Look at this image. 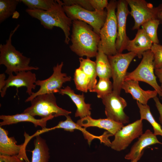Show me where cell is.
I'll list each match as a JSON object with an SVG mask.
<instances>
[{"mask_svg":"<svg viewBox=\"0 0 162 162\" xmlns=\"http://www.w3.org/2000/svg\"><path fill=\"white\" fill-rule=\"evenodd\" d=\"M100 40V35L91 26L82 21H72L70 48L77 55L89 58L96 57Z\"/></svg>","mask_w":162,"mask_h":162,"instance_id":"obj_1","label":"cell"},{"mask_svg":"<svg viewBox=\"0 0 162 162\" xmlns=\"http://www.w3.org/2000/svg\"><path fill=\"white\" fill-rule=\"evenodd\" d=\"M63 5V1L56 0L47 10L27 8L26 11L32 17L39 20L46 29L51 30L55 27L61 28L65 35L64 42L68 44L70 40V31L72 21L66 14Z\"/></svg>","mask_w":162,"mask_h":162,"instance_id":"obj_2","label":"cell"},{"mask_svg":"<svg viewBox=\"0 0 162 162\" xmlns=\"http://www.w3.org/2000/svg\"><path fill=\"white\" fill-rule=\"evenodd\" d=\"M20 26L18 24L10 33L5 44H0V64L6 67L5 73L9 75L20 72L38 70L37 67L30 66L31 58L23 55L12 44V38Z\"/></svg>","mask_w":162,"mask_h":162,"instance_id":"obj_3","label":"cell"},{"mask_svg":"<svg viewBox=\"0 0 162 162\" xmlns=\"http://www.w3.org/2000/svg\"><path fill=\"white\" fill-rule=\"evenodd\" d=\"M117 2L113 0L109 2L106 8V19L99 34L100 40L98 46L108 56L115 55L118 53L116 47L118 34L116 12Z\"/></svg>","mask_w":162,"mask_h":162,"instance_id":"obj_4","label":"cell"},{"mask_svg":"<svg viewBox=\"0 0 162 162\" xmlns=\"http://www.w3.org/2000/svg\"><path fill=\"white\" fill-rule=\"evenodd\" d=\"M30 102L31 106L25 109L22 113H28L34 117L38 116L41 118L50 116L55 117L61 116L66 117L71 113V111L57 105L54 94L39 95Z\"/></svg>","mask_w":162,"mask_h":162,"instance_id":"obj_5","label":"cell"},{"mask_svg":"<svg viewBox=\"0 0 162 162\" xmlns=\"http://www.w3.org/2000/svg\"><path fill=\"white\" fill-rule=\"evenodd\" d=\"M142 58L141 62L134 71L127 73L124 81L132 80L145 82L157 92L162 99V90L154 73V56L151 50L144 52Z\"/></svg>","mask_w":162,"mask_h":162,"instance_id":"obj_6","label":"cell"},{"mask_svg":"<svg viewBox=\"0 0 162 162\" xmlns=\"http://www.w3.org/2000/svg\"><path fill=\"white\" fill-rule=\"evenodd\" d=\"M63 8L67 15L72 21L78 20L88 24L95 32L99 35L106 19V10L91 11L75 5H63Z\"/></svg>","mask_w":162,"mask_h":162,"instance_id":"obj_7","label":"cell"},{"mask_svg":"<svg viewBox=\"0 0 162 162\" xmlns=\"http://www.w3.org/2000/svg\"><path fill=\"white\" fill-rule=\"evenodd\" d=\"M63 65V62L57 64L53 68V73L48 78L43 80H36L35 84L40 86L39 89L32 94L25 100L26 102L31 101L37 96L41 94L59 93L63 84L70 81L71 77L66 73L62 72Z\"/></svg>","mask_w":162,"mask_h":162,"instance_id":"obj_8","label":"cell"},{"mask_svg":"<svg viewBox=\"0 0 162 162\" xmlns=\"http://www.w3.org/2000/svg\"><path fill=\"white\" fill-rule=\"evenodd\" d=\"M136 56V54L132 52L118 53L115 55L108 56L111 68L113 92H114L120 95L128 68Z\"/></svg>","mask_w":162,"mask_h":162,"instance_id":"obj_9","label":"cell"},{"mask_svg":"<svg viewBox=\"0 0 162 162\" xmlns=\"http://www.w3.org/2000/svg\"><path fill=\"white\" fill-rule=\"evenodd\" d=\"M131 10L129 14L134 21L133 30L138 29L144 22L149 20L158 19L160 5L154 7L152 4L144 0H126Z\"/></svg>","mask_w":162,"mask_h":162,"instance_id":"obj_10","label":"cell"},{"mask_svg":"<svg viewBox=\"0 0 162 162\" xmlns=\"http://www.w3.org/2000/svg\"><path fill=\"white\" fill-rule=\"evenodd\" d=\"M142 120L140 119L123 126L115 134L113 140L110 146L116 151L125 149L136 138L143 134Z\"/></svg>","mask_w":162,"mask_h":162,"instance_id":"obj_11","label":"cell"},{"mask_svg":"<svg viewBox=\"0 0 162 162\" xmlns=\"http://www.w3.org/2000/svg\"><path fill=\"white\" fill-rule=\"evenodd\" d=\"M101 99L107 118L123 124L129 122V118L124 110L127 106V102L120 95L112 91Z\"/></svg>","mask_w":162,"mask_h":162,"instance_id":"obj_12","label":"cell"},{"mask_svg":"<svg viewBox=\"0 0 162 162\" xmlns=\"http://www.w3.org/2000/svg\"><path fill=\"white\" fill-rule=\"evenodd\" d=\"M128 4L126 0H119L117 2L116 13L118 34L116 41V47L118 53H121L126 50L130 40L126 32L127 17L129 14Z\"/></svg>","mask_w":162,"mask_h":162,"instance_id":"obj_13","label":"cell"},{"mask_svg":"<svg viewBox=\"0 0 162 162\" xmlns=\"http://www.w3.org/2000/svg\"><path fill=\"white\" fill-rule=\"evenodd\" d=\"M8 131L0 127V154L10 156L17 155L25 162H30L26 153V147L29 141L26 137L24 143L17 145V141L13 137H9Z\"/></svg>","mask_w":162,"mask_h":162,"instance_id":"obj_14","label":"cell"},{"mask_svg":"<svg viewBox=\"0 0 162 162\" xmlns=\"http://www.w3.org/2000/svg\"><path fill=\"white\" fill-rule=\"evenodd\" d=\"M36 75L31 70L22 71L18 72L15 75L13 74L9 75L6 80V85L0 92L1 96L4 97L6 94L7 89L10 87H15L17 90L22 87L27 88L26 92L30 96L32 93V89L35 88Z\"/></svg>","mask_w":162,"mask_h":162,"instance_id":"obj_15","label":"cell"},{"mask_svg":"<svg viewBox=\"0 0 162 162\" xmlns=\"http://www.w3.org/2000/svg\"><path fill=\"white\" fill-rule=\"evenodd\" d=\"M156 144H162L150 130H147L138 138V140L132 146L130 152L125 156V158L131 160L140 159L144 153V149L149 146Z\"/></svg>","mask_w":162,"mask_h":162,"instance_id":"obj_16","label":"cell"},{"mask_svg":"<svg viewBox=\"0 0 162 162\" xmlns=\"http://www.w3.org/2000/svg\"><path fill=\"white\" fill-rule=\"evenodd\" d=\"M76 123L84 128L97 127L106 130L111 136L114 135L124 126L123 124L108 118L94 119L88 116L80 118L77 121Z\"/></svg>","mask_w":162,"mask_h":162,"instance_id":"obj_17","label":"cell"},{"mask_svg":"<svg viewBox=\"0 0 162 162\" xmlns=\"http://www.w3.org/2000/svg\"><path fill=\"white\" fill-rule=\"evenodd\" d=\"M122 89L126 93L130 94L134 99L143 105L147 104L150 99L153 98L158 94L154 90H143L140 87L138 81L132 80H125Z\"/></svg>","mask_w":162,"mask_h":162,"instance_id":"obj_18","label":"cell"},{"mask_svg":"<svg viewBox=\"0 0 162 162\" xmlns=\"http://www.w3.org/2000/svg\"><path fill=\"white\" fill-rule=\"evenodd\" d=\"M54 117V116H50L45 118L37 119L28 113H23L12 115H2L0 116V119L2 120L0 122V127H2L20 122H28L33 123L35 127L40 126L43 129L46 128L47 122Z\"/></svg>","mask_w":162,"mask_h":162,"instance_id":"obj_19","label":"cell"},{"mask_svg":"<svg viewBox=\"0 0 162 162\" xmlns=\"http://www.w3.org/2000/svg\"><path fill=\"white\" fill-rule=\"evenodd\" d=\"M153 44L144 30L140 28L134 38L129 40L126 49L134 53L140 58L142 57L144 52L151 50Z\"/></svg>","mask_w":162,"mask_h":162,"instance_id":"obj_20","label":"cell"},{"mask_svg":"<svg viewBox=\"0 0 162 162\" xmlns=\"http://www.w3.org/2000/svg\"><path fill=\"white\" fill-rule=\"evenodd\" d=\"M66 119L64 121H60L56 126L50 128H46L44 129L45 132L55 129L57 128H62L64 130L73 132L74 130L77 129L82 131L85 138L87 140L88 144L90 145L92 141L94 139H98L102 142L105 143L106 139L104 134L100 136L94 135L89 133L86 130V128H83L74 122L70 117L68 115L66 116Z\"/></svg>","mask_w":162,"mask_h":162,"instance_id":"obj_21","label":"cell"},{"mask_svg":"<svg viewBox=\"0 0 162 162\" xmlns=\"http://www.w3.org/2000/svg\"><path fill=\"white\" fill-rule=\"evenodd\" d=\"M59 93L62 95L66 94L68 96L75 104L77 108L75 114V117H79L82 118L87 116H91V104L85 102L83 93L82 94H76L68 86L62 88Z\"/></svg>","mask_w":162,"mask_h":162,"instance_id":"obj_22","label":"cell"},{"mask_svg":"<svg viewBox=\"0 0 162 162\" xmlns=\"http://www.w3.org/2000/svg\"><path fill=\"white\" fill-rule=\"evenodd\" d=\"M34 144L31 162H49V148L45 140L38 135L35 136Z\"/></svg>","mask_w":162,"mask_h":162,"instance_id":"obj_23","label":"cell"},{"mask_svg":"<svg viewBox=\"0 0 162 162\" xmlns=\"http://www.w3.org/2000/svg\"><path fill=\"white\" fill-rule=\"evenodd\" d=\"M96 68L99 78L110 79L112 76L111 66L108 56L98 46V54L96 56Z\"/></svg>","mask_w":162,"mask_h":162,"instance_id":"obj_24","label":"cell"},{"mask_svg":"<svg viewBox=\"0 0 162 162\" xmlns=\"http://www.w3.org/2000/svg\"><path fill=\"white\" fill-rule=\"evenodd\" d=\"M80 68L88 76L89 80L88 90L90 92L95 87L97 83V76L96 68V63L90 58H79Z\"/></svg>","mask_w":162,"mask_h":162,"instance_id":"obj_25","label":"cell"},{"mask_svg":"<svg viewBox=\"0 0 162 162\" xmlns=\"http://www.w3.org/2000/svg\"><path fill=\"white\" fill-rule=\"evenodd\" d=\"M136 103L140 110V119L146 120L150 123L153 128V133L155 135L162 136L161 126L156 122L153 116L149 106L147 104L143 105L137 101Z\"/></svg>","mask_w":162,"mask_h":162,"instance_id":"obj_26","label":"cell"},{"mask_svg":"<svg viewBox=\"0 0 162 162\" xmlns=\"http://www.w3.org/2000/svg\"><path fill=\"white\" fill-rule=\"evenodd\" d=\"M19 2V0H0V23L13 15Z\"/></svg>","mask_w":162,"mask_h":162,"instance_id":"obj_27","label":"cell"},{"mask_svg":"<svg viewBox=\"0 0 162 162\" xmlns=\"http://www.w3.org/2000/svg\"><path fill=\"white\" fill-rule=\"evenodd\" d=\"M160 24L158 20L154 19L147 21L141 25L142 28L153 44H159L157 30Z\"/></svg>","mask_w":162,"mask_h":162,"instance_id":"obj_28","label":"cell"},{"mask_svg":"<svg viewBox=\"0 0 162 162\" xmlns=\"http://www.w3.org/2000/svg\"><path fill=\"white\" fill-rule=\"evenodd\" d=\"M112 91V84L110 79L100 78L98 83L90 92H96L97 97L102 99Z\"/></svg>","mask_w":162,"mask_h":162,"instance_id":"obj_29","label":"cell"},{"mask_svg":"<svg viewBox=\"0 0 162 162\" xmlns=\"http://www.w3.org/2000/svg\"><path fill=\"white\" fill-rule=\"evenodd\" d=\"M74 80L77 89L85 92H87L88 90V78L79 68L75 70Z\"/></svg>","mask_w":162,"mask_h":162,"instance_id":"obj_30","label":"cell"},{"mask_svg":"<svg viewBox=\"0 0 162 162\" xmlns=\"http://www.w3.org/2000/svg\"><path fill=\"white\" fill-rule=\"evenodd\" d=\"M26 5L28 9L47 10L53 5L54 0H19Z\"/></svg>","mask_w":162,"mask_h":162,"instance_id":"obj_31","label":"cell"},{"mask_svg":"<svg viewBox=\"0 0 162 162\" xmlns=\"http://www.w3.org/2000/svg\"><path fill=\"white\" fill-rule=\"evenodd\" d=\"M154 56V69L162 68V45L153 44L151 49Z\"/></svg>","mask_w":162,"mask_h":162,"instance_id":"obj_32","label":"cell"},{"mask_svg":"<svg viewBox=\"0 0 162 162\" xmlns=\"http://www.w3.org/2000/svg\"><path fill=\"white\" fill-rule=\"evenodd\" d=\"M64 5L69 6L75 5L91 11L94 10L90 2V0H63Z\"/></svg>","mask_w":162,"mask_h":162,"instance_id":"obj_33","label":"cell"},{"mask_svg":"<svg viewBox=\"0 0 162 162\" xmlns=\"http://www.w3.org/2000/svg\"><path fill=\"white\" fill-rule=\"evenodd\" d=\"M90 2L94 10H104L109 4L107 0H90Z\"/></svg>","mask_w":162,"mask_h":162,"instance_id":"obj_34","label":"cell"},{"mask_svg":"<svg viewBox=\"0 0 162 162\" xmlns=\"http://www.w3.org/2000/svg\"><path fill=\"white\" fill-rule=\"evenodd\" d=\"M0 162H25L17 155L0 154Z\"/></svg>","mask_w":162,"mask_h":162,"instance_id":"obj_35","label":"cell"},{"mask_svg":"<svg viewBox=\"0 0 162 162\" xmlns=\"http://www.w3.org/2000/svg\"><path fill=\"white\" fill-rule=\"evenodd\" d=\"M153 99L155 102V106L160 114L159 120L160 123L162 124V104L157 96L154 98Z\"/></svg>","mask_w":162,"mask_h":162,"instance_id":"obj_36","label":"cell"},{"mask_svg":"<svg viewBox=\"0 0 162 162\" xmlns=\"http://www.w3.org/2000/svg\"><path fill=\"white\" fill-rule=\"evenodd\" d=\"M6 76L4 73L0 74V92L6 85Z\"/></svg>","mask_w":162,"mask_h":162,"instance_id":"obj_37","label":"cell"},{"mask_svg":"<svg viewBox=\"0 0 162 162\" xmlns=\"http://www.w3.org/2000/svg\"><path fill=\"white\" fill-rule=\"evenodd\" d=\"M154 73L161 83L160 87L162 91V68L155 69Z\"/></svg>","mask_w":162,"mask_h":162,"instance_id":"obj_38","label":"cell"},{"mask_svg":"<svg viewBox=\"0 0 162 162\" xmlns=\"http://www.w3.org/2000/svg\"><path fill=\"white\" fill-rule=\"evenodd\" d=\"M158 19L159 20L160 23L162 24V8L161 7L158 14Z\"/></svg>","mask_w":162,"mask_h":162,"instance_id":"obj_39","label":"cell"},{"mask_svg":"<svg viewBox=\"0 0 162 162\" xmlns=\"http://www.w3.org/2000/svg\"><path fill=\"white\" fill-rule=\"evenodd\" d=\"M140 159L139 158H137L134 160H131V162H138V161Z\"/></svg>","mask_w":162,"mask_h":162,"instance_id":"obj_40","label":"cell"},{"mask_svg":"<svg viewBox=\"0 0 162 162\" xmlns=\"http://www.w3.org/2000/svg\"><path fill=\"white\" fill-rule=\"evenodd\" d=\"M160 5L161 8H162V2L161 4H160Z\"/></svg>","mask_w":162,"mask_h":162,"instance_id":"obj_41","label":"cell"}]
</instances>
